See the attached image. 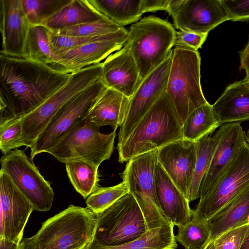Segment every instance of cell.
I'll use <instances>...</instances> for the list:
<instances>
[{
  "label": "cell",
  "instance_id": "cell-1",
  "mask_svg": "<svg viewBox=\"0 0 249 249\" xmlns=\"http://www.w3.org/2000/svg\"><path fill=\"white\" fill-rule=\"evenodd\" d=\"M71 73L28 58L0 54V124L34 110L63 86Z\"/></svg>",
  "mask_w": 249,
  "mask_h": 249
},
{
  "label": "cell",
  "instance_id": "cell-2",
  "mask_svg": "<svg viewBox=\"0 0 249 249\" xmlns=\"http://www.w3.org/2000/svg\"><path fill=\"white\" fill-rule=\"evenodd\" d=\"M184 138L183 123L173 103L164 93L117 149L120 163Z\"/></svg>",
  "mask_w": 249,
  "mask_h": 249
},
{
  "label": "cell",
  "instance_id": "cell-3",
  "mask_svg": "<svg viewBox=\"0 0 249 249\" xmlns=\"http://www.w3.org/2000/svg\"><path fill=\"white\" fill-rule=\"evenodd\" d=\"M97 214L73 205L43 223L34 236L23 238L21 249H85L93 240Z\"/></svg>",
  "mask_w": 249,
  "mask_h": 249
},
{
  "label": "cell",
  "instance_id": "cell-4",
  "mask_svg": "<svg viewBox=\"0 0 249 249\" xmlns=\"http://www.w3.org/2000/svg\"><path fill=\"white\" fill-rule=\"evenodd\" d=\"M200 65L197 51L182 46L172 49L165 92L183 124L195 109L208 103L201 86Z\"/></svg>",
  "mask_w": 249,
  "mask_h": 249
},
{
  "label": "cell",
  "instance_id": "cell-5",
  "mask_svg": "<svg viewBox=\"0 0 249 249\" xmlns=\"http://www.w3.org/2000/svg\"><path fill=\"white\" fill-rule=\"evenodd\" d=\"M176 31L170 22L153 16L130 26L126 43L142 80L166 59L174 47Z\"/></svg>",
  "mask_w": 249,
  "mask_h": 249
},
{
  "label": "cell",
  "instance_id": "cell-6",
  "mask_svg": "<svg viewBox=\"0 0 249 249\" xmlns=\"http://www.w3.org/2000/svg\"><path fill=\"white\" fill-rule=\"evenodd\" d=\"M102 63L71 73L67 83L40 106L21 118L24 146L31 148L52 118L69 101L100 79Z\"/></svg>",
  "mask_w": 249,
  "mask_h": 249
},
{
  "label": "cell",
  "instance_id": "cell-7",
  "mask_svg": "<svg viewBox=\"0 0 249 249\" xmlns=\"http://www.w3.org/2000/svg\"><path fill=\"white\" fill-rule=\"evenodd\" d=\"M116 129L108 134L84 119L73 127L48 153L66 163L85 160L99 167L113 152Z\"/></svg>",
  "mask_w": 249,
  "mask_h": 249
},
{
  "label": "cell",
  "instance_id": "cell-8",
  "mask_svg": "<svg viewBox=\"0 0 249 249\" xmlns=\"http://www.w3.org/2000/svg\"><path fill=\"white\" fill-rule=\"evenodd\" d=\"M147 231L136 199L128 193L97 214L92 241L104 246H119L139 238Z\"/></svg>",
  "mask_w": 249,
  "mask_h": 249
},
{
  "label": "cell",
  "instance_id": "cell-9",
  "mask_svg": "<svg viewBox=\"0 0 249 249\" xmlns=\"http://www.w3.org/2000/svg\"><path fill=\"white\" fill-rule=\"evenodd\" d=\"M107 88L99 79L66 103L38 136L30 158L48 153L77 124L84 120Z\"/></svg>",
  "mask_w": 249,
  "mask_h": 249
},
{
  "label": "cell",
  "instance_id": "cell-10",
  "mask_svg": "<svg viewBox=\"0 0 249 249\" xmlns=\"http://www.w3.org/2000/svg\"><path fill=\"white\" fill-rule=\"evenodd\" d=\"M249 187V144L246 142L212 190L200 198L192 218L206 222Z\"/></svg>",
  "mask_w": 249,
  "mask_h": 249
},
{
  "label": "cell",
  "instance_id": "cell-11",
  "mask_svg": "<svg viewBox=\"0 0 249 249\" xmlns=\"http://www.w3.org/2000/svg\"><path fill=\"white\" fill-rule=\"evenodd\" d=\"M1 169L32 205L34 210L47 212L52 208L54 194L24 151L15 149L0 158Z\"/></svg>",
  "mask_w": 249,
  "mask_h": 249
},
{
  "label": "cell",
  "instance_id": "cell-12",
  "mask_svg": "<svg viewBox=\"0 0 249 249\" xmlns=\"http://www.w3.org/2000/svg\"><path fill=\"white\" fill-rule=\"evenodd\" d=\"M167 12L179 31L199 34L229 20L222 0H171Z\"/></svg>",
  "mask_w": 249,
  "mask_h": 249
},
{
  "label": "cell",
  "instance_id": "cell-13",
  "mask_svg": "<svg viewBox=\"0 0 249 249\" xmlns=\"http://www.w3.org/2000/svg\"><path fill=\"white\" fill-rule=\"evenodd\" d=\"M172 56V49L164 61L142 80L130 98L126 117L120 126L118 143L128 137L142 119L165 92Z\"/></svg>",
  "mask_w": 249,
  "mask_h": 249
},
{
  "label": "cell",
  "instance_id": "cell-14",
  "mask_svg": "<svg viewBox=\"0 0 249 249\" xmlns=\"http://www.w3.org/2000/svg\"><path fill=\"white\" fill-rule=\"evenodd\" d=\"M0 237L20 243L34 208L13 182L0 171Z\"/></svg>",
  "mask_w": 249,
  "mask_h": 249
},
{
  "label": "cell",
  "instance_id": "cell-15",
  "mask_svg": "<svg viewBox=\"0 0 249 249\" xmlns=\"http://www.w3.org/2000/svg\"><path fill=\"white\" fill-rule=\"evenodd\" d=\"M128 30L124 27L104 35L99 40L62 52L53 68L68 73L78 71L88 66L100 63L125 44Z\"/></svg>",
  "mask_w": 249,
  "mask_h": 249
},
{
  "label": "cell",
  "instance_id": "cell-16",
  "mask_svg": "<svg viewBox=\"0 0 249 249\" xmlns=\"http://www.w3.org/2000/svg\"><path fill=\"white\" fill-rule=\"evenodd\" d=\"M215 134L217 143L201 185L200 198L212 190L247 142L246 134L240 123L223 124Z\"/></svg>",
  "mask_w": 249,
  "mask_h": 249
},
{
  "label": "cell",
  "instance_id": "cell-17",
  "mask_svg": "<svg viewBox=\"0 0 249 249\" xmlns=\"http://www.w3.org/2000/svg\"><path fill=\"white\" fill-rule=\"evenodd\" d=\"M196 142L182 138L158 151V162L188 200L196 159Z\"/></svg>",
  "mask_w": 249,
  "mask_h": 249
},
{
  "label": "cell",
  "instance_id": "cell-18",
  "mask_svg": "<svg viewBox=\"0 0 249 249\" xmlns=\"http://www.w3.org/2000/svg\"><path fill=\"white\" fill-rule=\"evenodd\" d=\"M31 26L21 0H0V54L26 57V43Z\"/></svg>",
  "mask_w": 249,
  "mask_h": 249
},
{
  "label": "cell",
  "instance_id": "cell-19",
  "mask_svg": "<svg viewBox=\"0 0 249 249\" xmlns=\"http://www.w3.org/2000/svg\"><path fill=\"white\" fill-rule=\"evenodd\" d=\"M101 82L109 89L130 98L142 81L128 45L111 54L102 63Z\"/></svg>",
  "mask_w": 249,
  "mask_h": 249
},
{
  "label": "cell",
  "instance_id": "cell-20",
  "mask_svg": "<svg viewBox=\"0 0 249 249\" xmlns=\"http://www.w3.org/2000/svg\"><path fill=\"white\" fill-rule=\"evenodd\" d=\"M155 189L160 208L174 226H185L192 220L189 201L158 162L155 168Z\"/></svg>",
  "mask_w": 249,
  "mask_h": 249
},
{
  "label": "cell",
  "instance_id": "cell-21",
  "mask_svg": "<svg viewBox=\"0 0 249 249\" xmlns=\"http://www.w3.org/2000/svg\"><path fill=\"white\" fill-rule=\"evenodd\" d=\"M158 151L153 150L132 158L126 164L121 177L129 193H139L147 196L160 207L155 182Z\"/></svg>",
  "mask_w": 249,
  "mask_h": 249
},
{
  "label": "cell",
  "instance_id": "cell-22",
  "mask_svg": "<svg viewBox=\"0 0 249 249\" xmlns=\"http://www.w3.org/2000/svg\"><path fill=\"white\" fill-rule=\"evenodd\" d=\"M220 125L249 120V84L245 80L230 84L212 105Z\"/></svg>",
  "mask_w": 249,
  "mask_h": 249
},
{
  "label": "cell",
  "instance_id": "cell-23",
  "mask_svg": "<svg viewBox=\"0 0 249 249\" xmlns=\"http://www.w3.org/2000/svg\"><path fill=\"white\" fill-rule=\"evenodd\" d=\"M130 98L107 88L98 99L85 119L96 126L110 125L114 129L121 126L126 117Z\"/></svg>",
  "mask_w": 249,
  "mask_h": 249
},
{
  "label": "cell",
  "instance_id": "cell-24",
  "mask_svg": "<svg viewBox=\"0 0 249 249\" xmlns=\"http://www.w3.org/2000/svg\"><path fill=\"white\" fill-rule=\"evenodd\" d=\"M210 230L209 242L233 228L249 222V187L225 205L207 221Z\"/></svg>",
  "mask_w": 249,
  "mask_h": 249
},
{
  "label": "cell",
  "instance_id": "cell-25",
  "mask_svg": "<svg viewBox=\"0 0 249 249\" xmlns=\"http://www.w3.org/2000/svg\"><path fill=\"white\" fill-rule=\"evenodd\" d=\"M96 12L121 27L140 20L141 0H84Z\"/></svg>",
  "mask_w": 249,
  "mask_h": 249
},
{
  "label": "cell",
  "instance_id": "cell-26",
  "mask_svg": "<svg viewBox=\"0 0 249 249\" xmlns=\"http://www.w3.org/2000/svg\"><path fill=\"white\" fill-rule=\"evenodd\" d=\"M174 226L169 223L148 230L139 238L119 246H104L92 241L85 249H175L177 244Z\"/></svg>",
  "mask_w": 249,
  "mask_h": 249
},
{
  "label": "cell",
  "instance_id": "cell-27",
  "mask_svg": "<svg viewBox=\"0 0 249 249\" xmlns=\"http://www.w3.org/2000/svg\"><path fill=\"white\" fill-rule=\"evenodd\" d=\"M105 18H107L89 6L84 0H72L41 25L54 31Z\"/></svg>",
  "mask_w": 249,
  "mask_h": 249
},
{
  "label": "cell",
  "instance_id": "cell-28",
  "mask_svg": "<svg viewBox=\"0 0 249 249\" xmlns=\"http://www.w3.org/2000/svg\"><path fill=\"white\" fill-rule=\"evenodd\" d=\"M220 124L209 103L195 109L183 124L184 138L196 142L212 134Z\"/></svg>",
  "mask_w": 249,
  "mask_h": 249
},
{
  "label": "cell",
  "instance_id": "cell-29",
  "mask_svg": "<svg viewBox=\"0 0 249 249\" xmlns=\"http://www.w3.org/2000/svg\"><path fill=\"white\" fill-rule=\"evenodd\" d=\"M70 181L84 198H87L99 187L98 167L85 160L65 163Z\"/></svg>",
  "mask_w": 249,
  "mask_h": 249
},
{
  "label": "cell",
  "instance_id": "cell-30",
  "mask_svg": "<svg viewBox=\"0 0 249 249\" xmlns=\"http://www.w3.org/2000/svg\"><path fill=\"white\" fill-rule=\"evenodd\" d=\"M217 141L215 133L213 136L212 134L206 135L196 142V159L190 188L189 202L200 197L201 185L209 169Z\"/></svg>",
  "mask_w": 249,
  "mask_h": 249
},
{
  "label": "cell",
  "instance_id": "cell-31",
  "mask_svg": "<svg viewBox=\"0 0 249 249\" xmlns=\"http://www.w3.org/2000/svg\"><path fill=\"white\" fill-rule=\"evenodd\" d=\"M50 30L42 25H31L25 47L26 57L52 67L57 61L50 42Z\"/></svg>",
  "mask_w": 249,
  "mask_h": 249
},
{
  "label": "cell",
  "instance_id": "cell-32",
  "mask_svg": "<svg viewBox=\"0 0 249 249\" xmlns=\"http://www.w3.org/2000/svg\"><path fill=\"white\" fill-rule=\"evenodd\" d=\"M178 227L175 238L185 249H204L209 242L210 230L207 221L192 218L186 226Z\"/></svg>",
  "mask_w": 249,
  "mask_h": 249
},
{
  "label": "cell",
  "instance_id": "cell-33",
  "mask_svg": "<svg viewBox=\"0 0 249 249\" xmlns=\"http://www.w3.org/2000/svg\"><path fill=\"white\" fill-rule=\"evenodd\" d=\"M24 13L31 25H41L72 0H21Z\"/></svg>",
  "mask_w": 249,
  "mask_h": 249
},
{
  "label": "cell",
  "instance_id": "cell-34",
  "mask_svg": "<svg viewBox=\"0 0 249 249\" xmlns=\"http://www.w3.org/2000/svg\"><path fill=\"white\" fill-rule=\"evenodd\" d=\"M122 27L105 18L51 31L61 36L91 37L110 34L118 31Z\"/></svg>",
  "mask_w": 249,
  "mask_h": 249
},
{
  "label": "cell",
  "instance_id": "cell-35",
  "mask_svg": "<svg viewBox=\"0 0 249 249\" xmlns=\"http://www.w3.org/2000/svg\"><path fill=\"white\" fill-rule=\"evenodd\" d=\"M128 193L129 190L123 181L111 187H100L87 198L86 203L92 212L99 214Z\"/></svg>",
  "mask_w": 249,
  "mask_h": 249
},
{
  "label": "cell",
  "instance_id": "cell-36",
  "mask_svg": "<svg viewBox=\"0 0 249 249\" xmlns=\"http://www.w3.org/2000/svg\"><path fill=\"white\" fill-rule=\"evenodd\" d=\"M21 118L0 124V149L4 155L24 146Z\"/></svg>",
  "mask_w": 249,
  "mask_h": 249
},
{
  "label": "cell",
  "instance_id": "cell-37",
  "mask_svg": "<svg viewBox=\"0 0 249 249\" xmlns=\"http://www.w3.org/2000/svg\"><path fill=\"white\" fill-rule=\"evenodd\" d=\"M131 194L136 199L141 209L148 231L170 223L160 207L150 197L139 193Z\"/></svg>",
  "mask_w": 249,
  "mask_h": 249
},
{
  "label": "cell",
  "instance_id": "cell-38",
  "mask_svg": "<svg viewBox=\"0 0 249 249\" xmlns=\"http://www.w3.org/2000/svg\"><path fill=\"white\" fill-rule=\"evenodd\" d=\"M249 222L223 233L213 241L215 249H240Z\"/></svg>",
  "mask_w": 249,
  "mask_h": 249
},
{
  "label": "cell",
  "instance_id": "cell-39",
  "mask_svg": "<svg viewBox=\"0 0 249 249\" xmlns=\"http://www.w3.org/2000/svg\"><path fill=\"white\" fill-rule=\"evenodd\" d=\"M229 20L233 21L249 20V0H222Z\"/></svg>",
  "mask_w": 249,
  "mask_h": 249
},
{
  "label": "cell",
  "instance_id": "cell-40",
  "mask_svg": "<svg viewBox=\"0 0 249 249\" xmlns=\"http://www.w3.org/2000/svg\"><path fill=\"white\" fill-rule=\"evenodd\" d=\"M208 34L176 31L174 47L182 46L197 51L205 41Z\"/></svg>",
  "mask_w": 249,
  "mask_h": 249
},
{
  "label": "cell",
  "instance_id": "cell-41",
  "mask_svg": "<svg viewBox=\"0 0 249 249\" xmlns=\"http://www.w3.org/2000/svg\"><path fill=\"white\" fill-rule=\"evenodd\" d=\"M171 0H141L142 10L144 14L159 10L167 11Z\"/></svg>",
  "mask_w": 249,
  "mask_h": 249
},
{
  "label": "cell",
  "instance_id": "cell-42",
  "mask_svg": "<svg viewBox=\"0 0 249 249\" xmlns=\"http://www.w3.org/2000/svg\"><path fill=\"white\" fill-rule=\"evenodd\" d=\"M240 70L243 69L246 72V76H249V40L245 48L240 53Z\"/></svg>",
  "mask_w": 249,
  "mask_h": 249
},
{
  "label": "cell",
  "instance_id": "cell-43",
  "mask_svg": "<svg viewBox=\"0 0 249 249\" xmlns=\"http://www.w3.org/2000/svg\"><path fill=\"white\" fill-rule=\"evenodd\" d=\"M0 249H21L20 243L0 237Z\"/></svg>",
  "mask_w": 249,
  "mask_h": 249
},
{
  "label": "cell",
  "instance_id": "cell-44",
  "mask_svg": "<svg viewBox=\"0 0 249 249\" xmlns=\"http://www.w3.org/2000/svg\"><path fill=\"white\" fill-rule=\"evenodd\" d=\"M240 249H249V228L244 238Z\"/></svg>",
  "mask_w": 249,
  "mask_h": 249
},
{
  "label": "cell",
  "instance_id": "cell-45",
  "mask_svg": "<svg viewBox=\"0 0 249 249\" xmlns=\"http://www.w3.org/2000/svg\"><path fill=\"white\" fill-rule=\"evenodd\" d=\"M204 249H215L213 244V242L212 241L209 242L205 247Z\"/></svg>",
  "mask_w": 249,
  "mask_h": 249
},
{
  "label": "cell",
  "instance_id": "cell-46",
  "mask_svg": "<svg viewBox=\"0 0 249 249\" xmlns=\"http://www.w3.org/2000/svg\"><path fill=\"white\" fill-rule=\"evenodd\" d=\"M246 139L247 142L249 144V129L246 134Z\"/></svg>",
  "mask_w": 249,
  "mask_h": 249
},
{
  "label": "cell",
  "instance_id": "cell-47",
  "mask_svg": "<svg viewBox=\"0 0 249 249\" xmlns=\"http://www.w3.org/2000/svg\"><path fill=\"white\" fill-rule=\"evenodd\" d=\"M249 84V76H247V77H246L244 79Z\"/></svg>",
  "mask_w": 249,
  "mask_h": 249
}]
</instances>
